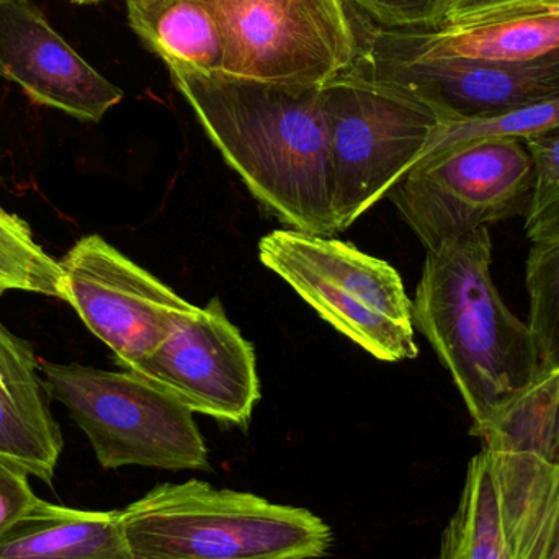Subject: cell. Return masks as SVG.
<instances>
[{
  "label": "cell",
  "mask_w": 559,
  "mask_h": 559,
  "mask_svg": "<svg viewBox=\"0 0 559 559\" xmlns=\"http://www.w3.org/2000/svg\"><path fill=\"white\" fill-rule=\"evenodd\" d=\"M193 414L248 429L261 400L254 345L218 298L183 316L154 354L133 368Z\"/></svg>",
  "instance_id": "30bf717a"
},
{
  "label": "cell",
  "mask_w": 559,
  "mask_h": 559,
  "mask_svg": "<svg viewBox=\"0 0 559 559\" xmlns=\"http://www.w3.org/2000/svg\"><path fill=\"white\" fill-rule=\"evenodd\" d=\"M550 9H559V0H450L442 26L488 22Z\"/></svg>",
  "instance_id": "cb8c5ba5"
},
{
  "label": "cell",
  "mask_w": 559,
  "mask_h": 559,
  "mask_svg": "<svg viewBox=\"0 0 559 559\" xmlns=\"http://www.w3.org/2000/svg\"><path fill=\"white\" fill-rule=\"evenodd\" d=\"M0 559H133L121 511L38 504L2 538Z\"/></svg>",
  "instance_id": "2e32d148"
},
{
  "label": "cell",
  "mask_w": 559,
  "mask_h": 559,
  "mask_svg": "<svg viewBox=\"0 0 559 559\" xmlns=\"http://www.w3.org/2000/svg\"><path fill=\"white\" fill-rule=\"evenodd\" d=\"M72 2H75V3H94V2H100V0H72Z\"/></svg>",
  "instance_id": "83f0119b"
},
{
  "label": "cell",
  "mask_w": 559,
  "mask_h": 559,
  "mask_svg": "<svg viewBox=\"0 0 559 559\" xmlns=\"http://www.w3.org/2000/svg\"><path fill=\"white\" fill-rule=\"evenodd\" d=\"M532 192L534 164L525 144L492 138L430 144L388 199L430 251L463 233L527 216Z\"/></svg>",
  "instance_id": "52a82bcc"
},
{
  "label": "cell",
  "mask_w": 559,
  "mask_h": 559,
  "mask_svg": "<svg viewBox=\"0 0 559 559\" xmlns=\"http://www.w3.org/2000/svg\"><path fill=\"white\" fill-rule=\"evenodd\" d=\"M534 164V192L527 216L537 215L559 200V128L524 141Z\"/></svg>",
  "instance_id": "603a6c76"
},
{
  "label": "cell",
  "mask_w": 559,
  "mask_h": 559,
  "mask_svg": "<svg viewBox=\"0 0 559 559\" xmlns=\"http://www.w3.org/2000/svg\"><path fill=\"white\" fill-rule=\"evenodd\" d=\"M49 397L85 433L98 465L212 472L205 439L173 394L134 371L41 361Z\"/></svg>",
  "instance_id": "5b68a950"
},
{
  "label": "cell",
  "mask_w": 559,
  "mask_h": 559,
  "mask_svg": "<svg viewBox=\"0 0 559 559\" xmlns=\"http://www.w3.org/2000/svg\"><path fill=\"white\" fill-rule=\"evenodd\" d=\"M439 559H515L485 450L468 463L459 506L442 534Z\"/></svg>",
  "instance_id": "ac0fdd59"
},
{
  "label": "cell",
  "mask_w": 559,
  "mask_h": 559,
  "mask_svg": "<svg viewBox=\"0 0 559 559\" xmlns=\"http://www.w3.org/2000/svg\"><path fill=\"white\" fill-rule=\"evenodd\" d=\"M216 150L278 222L337 233L321 85L280 84L169 68Z\"/></svg>",
  "instance_id": "6da1fadb"
},
{
  "label": "cell",
  "mask_w": 559,
  "mask_h": 559,
  "mask_svg": "<svg viewBox=\"0 0 559 559\" xmlns=\"http://www.w3.org/2000/svg\"><path fill=\"white\" fill-rule=\"evenodd\" d=\"M515 559H545L559 522V426L514 416L479 432Z\"/></svg>",
  "instance_id": "7c38bea8"
},
{
  "label": "cell",
  "mask_w": 559,
  "mask_h": 559,
  "mask_svg": "<svg viewBox=\"0 0 559 559\" xmlns=\"http://www.w3.org/2000/svg\"><path fill=\"white\" fill-rule=\"evenodd\" d=\"M525 231L532 245L559 241V200L531 218H525Z\"/></svg>",
  "instance_id": "484cf974"
},
{
  "label": "cell",
  "mask_w": 559,
  "mask_h": 559,
  "mask_svg": "<svg viewBox=\"0 0 559 559\" xmlns=\"http://www.w3.org/2000/svg\"><path fill=\"white\" fill-rule=\"evenodd\" d=\"M525 285L531 299L528 325L542 370L559 373V241L532 245Z\"/></svg>",
  "instance_id": "ffe728a7"
},
{
  "label": "cell",
  "mask_w": 559,
  "mask_h": 559,
  "mask_svg": "<svg viewBox=\"0 0 559 559\" xmlns=\"http://www.w3.org/2000/svg\"><path fill=\"white\" fill-rule=\"evenodd\" d=\"M347 72L409 92L445 121L498 117L559 98V51L524 62L394 61L357 55Z\"/></svg>",
  "instance_id": "8fae6325"
},
{
  "label": "cell",
  "mask_w": 559,
  "mask_h": 559,
  "mask_svg": "<svg viewBox=\"0 0 559 559\" xmlns=\"http://www.w3.org/2000/svg\"><path fill=\"white\" fill-rule=\"evenodd\" d=\"M225 41V72L280 84L324 85L355 62L347 0H199Z\"/></svg>",
  "instance_id": "ba28073f"
},
{
  "label": "cell",
  "mask_w": 559,
  "mask_h": 559,
  "mask_svg": "<svg viewBox=\"0 0 559 559\" xmlns=\"http://www.w3.org/2000/svg\"><path fill=\"white\" fill-rule=\"evenodd\" d=\"M58 262L66 302L123 370L154 354L195 308L102 236H84Z\"/></svg>",
  "instance_id": "9c48e42d"
},
{
  "label": "cell",
  "mask_w": 559,
  "mask_h": 559,
  "mask_svg": "<svg viewBox=\"0 0 559 559\" xmlns=\"http://www.w3.org/2000/svg\"><path fill=\"white\" fill-rule=\"evenodd\" d=\"M259 258L328 324L381 361L419 355L413 301L396 269L332 236L277 229Z\"/></svg>",
  "instance_id": "277c9868"
},
{
  "label": "cell",
  "mask_w": 559,
  "mask_h": 559,
  "mask_svg": "<svg viewBox=\"0 0 559 559\" xmlns=\"http://www.w3.org/2000/svg\"><path fill=\"white\" fill-rule=\"evenodd\" d=\"M29 478L19 466L0 460V538L38 504Z\"/></svg>",
  "instance_id": "d4e9b609"
},
{
  "label": "cell",
  "mask_w": 559,
  "mask_h": 559,
  "mask_svg": "<svg viewBox=\"0 0 559 559\" xmlns=\"http://www.w3.org/2000/svg\"><path fill=\"white\" fill-rule=\"evenodd\" d=\"M131 28L167 68L225 72V41L199 0H127Z\"/></svg>",
  "instance_id": "e0dca14e"
},
{
  "label": "cell",
  "mask_w": 559,
  "mask_h": 559,
  "mask_svg": "<svg viewBox=\"0 0 559 559\" xmlns=\"http://www.w3.org/2000/svg\"><path fill=\"white\" fill-rule=\"evenodd\" d=\"M49 400L32 344L0 321V460L45 485L64 449Z\"/></svg>",
  "instance_id": "9a60e30c"
},
{
  "label": "cell",
  "mask_w": 559,
  "mask_h": 559,
  "mask_svg": "<svg viewBox=\"0 0 559 559\" xmlns=\"http://www.w3.org/2000/svg\"><path fill=\"white\" fill-rule=\"evenodd\" d=\"M545 559H559V522L554 540H551L550 550H548L547 558Z\"/></svg>",
  "instance_id": "4316f807"
},
{
  "label": "cell",
  "mask_w": 559,
  "mask_h": 559,
  "mask_svg": "<svg viewBox=\"0 0 559 559\" xmlns=\"http://www.w3.org/2000/svg\"><path fill=\"white\" fill-rule=\"evenodd\" d=\"M488 228L427 251L413 301L423 332L452 374L472 430L518 403L544 377L528 322L509 309L491 274Z\"/></svg>",
  "instance_id": "7a4b0ae2"
},
{
  "label": "cell",
  "mask_w": 559,
  "mask_h": 559,
  "mask_svg": "<svg viewBox=\"0 0 559 559\" xmlns=\"http://www.w3.org/2000/svg\"><path fill=\"white\" fill-rule=\"evenodd\" d=\"M0 78L35 104L97 123L123 91L95 71L32 0H0Z\"/></svg>",
  "instance_id": "4fadbf2b"
},
{
  "label": "cell",
  "mask_w": 559,
  "mask_h": 559,
  "mask_svg": "<svg viewBox=\"0 0 559 559\" xmlns=\"http://www.w3.org/2000/svg\"><path fill=\"white\" fill-rule=\"evenodd\" d=\"M321 105L342 233L388 197L445 120L416 95L352 72L321 85Z\"/></svg>",
  "instance_id": "8992f818"
},
{
  "label": "cell",
  "mask_w": 559,
  "mask_h": 559,
  "mask_svg": "<svg viewBox=\"0 0 559 559\" xmlns=\"http://www.w3.org/2000/svg\"><path fill=\"white\" fill-rule=\"evenodd\" d=\"M368 25L380 29L440 28L450 0H347Z\"/></svg>",
  "instance_id": "7402d4cb"
},
{
  "label": "cell",
  "mask_w": 559,
  "mask_h": 559,
  "mask_svg": "<svg viewBox=\"0 0 559 559\" xmlns=\"http://www.w3.org/2000/svg\"><path fill=\"white\" fill-rule=\"evenodd\" d=\"M33 293L66 301L59 262L36 241L29 226L0 206V295Z\"/></svg>",
  "instance_id": "d6986e66"
},
{
  "label": "cell",
  "mask_w": 559,
  "mask_h": 559,
  "mask_svg": "<svg viewBox=\"0 0 559 559\" xmlns=\"http://www.w3.org/2000/svg\"><path fill=\"white\" fill-rule=\"evenodd\" d=\"M121 521L133 559H319L334 542L308 509L197 478L156 486Z\"/></svg>",
  "instance_id": "3957f363"
},
{
  "label": "cell",
  "mask_w": 559,
  "mask_h": 559,
  "mask_svg": "<svg viewBox=\"0 0 559 559\" xmlns=\"http://www.w3.org/2000/svg\"><path fill=\"white\" fill-rule=\"evenodd\" d=\"M555 128H559V98L518 108L498 117L445 121L432 143L462 144L492 138H512L524 143L528 138Z\"/></svg>",
  "instance_id": "44dd1931"
},
{
  "label": "cell",
  "mask_w": 559,
  "mask_h": 559,
  "mask_svg": "<svg viewBox=\"0 0 559 559\" xmlns=\"http://www.w3.org/2000/svg\"><path fill=\"white\" fill-rule=\"evenodd\" d=\"M357 55L414 61L459 58L524 62L559 51V9L436 29H380L354 12Z\"/></svg>",
  "instance_id": "5bb4252c"
}]
</instances>
